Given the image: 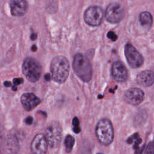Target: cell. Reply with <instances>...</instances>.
<instances>
[{
  "mask_svg": "<svg viewBox=\"0 0 154 154\" xmlns=\"http://www.w3.org/2000/svg\"><path fill=\"white\" fill-rule=\"evenodd\" d=\"M50 67L54 81L62 84L67 80L70 72V64L66 57L58 55L54 57L51 61Z\"/></svg>",
  "mask_w": 154,
  "mask_h": 154,
  "instance_id": "obj_1",
  "label": "cell"
},
{
  "mask_svg": "<svg viewBox=\"0 0 154 154\" xmlns=\"http://www.w3.org/2000/svg\"><path fill=\"white\" fill-rule=\"evenodd\" d=\"M73 67L76 75L82 81L89 82L92 78V68L87 58L81 53L76 54L73 58Z\"/></svg>",
  "mask_w": 154,
  "mask_h": 154,
  "instance_id": "obj_2",
  "label": "cell"
},
{
  "mask_svg": "<svg viewBox=\"0 0 154 154\" xmlns=\"http://www.w3.org/2000/svg\"><path fill=\"white\" fill-rule=\"evenodd\" d=\"M22 72L27 79L31 82H37L40 78L42 67L40 63L32 57L26 58L22 64Z\"/></svg>",
  "mask_w": 154,
  "mask_h": 154,
  "instance_id": "obj_3",
  "label": "cell"
},
{
  "mask_svg": "<svg viewBox=\"0 0 154 154\" xmlns=\"http://www.w3.org/2000/svg\"><path fill=\"white\" fill-rule=\"evenodd\" d=\"M96 135L100 143L108 146L114 139V129L111 122L106 119L99 121L96 127Z\"/></svg>",
  "mask_w": 154,
  "mask_h": 154,
  "instance_id": "obj_4",
  "label": "cell"
},
{
  "mask_svg": "<svg viewBox=\"0 0 154 154\" xmlns=\"http://www.w3.org/2000/svg\"><path fill=\"white\" fill-rule=\"evenodd\" d=\"M45 136L50 147H58L62 140V128L60 123L57 121L49 123L45 128Z\"/></svg>",
  "mask_w": 154,
  "mask_h": 154,
  "instance_id": "obj_5",
  "label": "cell"
},
{
  "mask_svg": "<svg viewBox=\"0 0 154 154\" xmlns=\"http://www.w3.org/2000/svg\"><path fill=\"white\" fill-rule=\"evenodd\" d=\"M103 18V11L98 6L88 7L85 11L84 19L85 23L90 26H96L100 25Z\"/></svg>",
  "mask_w": 154,
  "mask_h": 154,
  "instance_id": "obj_6",
  "label": "cell"
},
{
  "mask_svg": "<svg viewBox=\"0 0 154 154\" xmlns=\"http://www.w3.org/2000/svg\"><path fill=\"white\" fill-rule=\"evenodd\" d=\"M125 54L129 65L134 69L140 67L144 61L141 54L131 43H127L125 47Z\"/></svg>",
  "mask_w": 154,
  "mask_h": 154,
  "instance_id": "obj_7",
  "label": "cell"
},
{
  "mask_svg": "<svg viewBox=\"0 0 154 154\" xmlns=\"http://www.w3.org/2000/svg\"><path fill=\"white\" fill-rule=\"evenodd\" d=\"M125 14V10L123 6L117 2H113L107 7L105 17L108 22L116 23L121 21L123 19Z\"/></svg>",
  "mask_w": 154,
  "mask_h": 154,
  "instance_id": "obj_8",
  "label": "cell"
},
{
  "mask_svg": "<svg viewBox=\"0 0 154 154\" xmlns=\"http://www.w3.org/2000/svg\"><path fill=\"white\" fill-rule=\"evenodd\" d=\"M48 143L45 135L38 134L34 136L31 143V150L33 153L43 154L48 151Z\"/></svg>",
  "mask_w": 154,
  "mask_h": 154,
  "instance_id": "obj_9",
  "label": "cell"
},
{
  "mask_svg": "<svg viewBox=\"0 0 154 154\" xmlns=\"http://www.w3.org/2000/svg\"><path fill=\"white\" fill-rule=\"evenodd\" d=\"M144 98L143 91L138 88H131L126 90L124 94L125 100L132 105L141 103Z\"/></svg>",
  "mask_w": 154,
  "mask_h": 154,
  "instance_id": "obj_10",
  "label": "cell"
},
{
  "mask_svg": "<svg viewBox=\"0 0 154 154\" xmlns=\"http://www.w3.org/2000/svg\"><path fill=\"white\" fill-rule=\"evenodd\" d=\"M20 102L26 111H31L35 108L41 102V100L32 93H23L20 97Z\"/></svg>",
  "mask_w": 154,
  "mask_h": 154,
  "instance_id": "obj_11",
  "label": "cell"
},
{
  "mask_svg": "<svg viewBox=\"0 0 154 154\" xmlns=\"http://www.w3.org/2000/svg\"><path fill=\"white\" fill-rule=\"evenodd\" d=\"M111 73L118 82H124L127 79L128 72L125 65L120 61L114 62L111 67Z\"/></svg>",
  "mask_w": 154,
  "mask_h": 154,
  "instance_id": "obj_12",
  "label": "cell"
},
{
  "mask_svg": "<svg viewBox=\"0 0 154 154\" xmlns=\"http://www.w3.org/2000/svg\"><path fill=\"white\" fill-rule=\"evenodd\" d=\"M10 11L13 16L20 17L24 15L28 10V3L25 0H11Z\"/></svg>",
  "mask_w": 154,
  "mask_h": 154,
  "instance_id": "obj_13",
  "label": "cell"
},
{
  "mask_svg": "<svg viewBox=\"0 0 154 154\" xmlns=\"http://www.w3.org/2000/svg\"><path fill=\"white\" fill-rule=\"evenodd\" d=\"M138 84L144 87H149L154 82V73L151 70H144L137 76Z\"/></svg>",
  "mask_w": 154,
  "mask_h": 154,
  "instance_id": "obj_14",
  "label": "cell"
},
{
  "mask_svg": "<svg viewBox=\"0 0 154 154\" xmlns=\"http://www.w3.org/2000/svg\"><path fill=\"white\" fill-rule=\"evenodd\" d=\"M19 149L17 139L14 135L8 137L5 140L4 150L6 153H16Z\"/></svg>",
  "mask_w": 154,
  "mask_h": 154,
  "instance_id": "obj_15",
  "label": "cell"
},
{
  "mask_svg": "<svg viewBox=\"0 0 154 154\" xmlns=\"http://www.w3.org/2000/svg\"><path fill=\"white\" fill-rule=\"evenodd\" d=\"M140 23L146 27H150L153 22V18L151 14L147 11L142 12L139 16Z\"/></svg>",
  "mask_w": 154,
  "mask_h": 154,
  "instance_id": "obj_16",
  "label": "cell"
},
{
  "mask_svg": "<svg viewBox=\"0 0 154 154\" xmlns=\"http://www.w3.org/2000/svg\"><path fill=\"white\" fill-rule=\"evenodd\" d=\"M75 142V138L71 135H67L65 138V147H66V151L67 153H70L73 149Z\"/></svg>",
  "mask_w": 154,
  "mask_h": 154,
  "instance_id": "obj_17",
  "label": "cell"
},
{
  "mask_svg": "<svg viewBox=\"0 0 154 154\" xmlns=\"http://www.w3.org/2000/svg\"><path fill=\"white\" fill-rule=\"evenodd\" d=\"M72 125H73V132L76 134H78L81 132V128L79 126V121L78 119V117H75L73 119L72 121Z\"/></svg>",
  "mask_w": 154,
  "mask_h": 154,
  "instance_id": "obj_18",
  "label": "cell"
},
{
  "mask_svg": "<svg viewBox=\"0 0 154 154\" xmlns=\"http://www.w3.org/2000/svg\"><path fill=\"white\" fill-rule=\"evenodd\" d=\"M144 153L146 154L154 153V141H151L149 143L144 150Z\"/></svg>",
  "mask_w": 154,
  "mask_h": 154,
  "instance_id": "obj_19",
  "label": "cell"
},
{
  "mask_svg": "<svg viewBox=\"0 0 154 154\" xmlns=\"http://www.w3.org/2000/svg\"><path fill=\"white\" fill-rule=\"evenodd\" d=\"M23 82V79L22 78H14L13 79V86L12 87V90L13 91H16L17 90V86L19 84H22Z\"/></svg>",
  "mask_w": 154,
  "mask_h": 154,
  "instance_id": "obj_20",
  "label": "cell"
},
{
  "mask_svg": "<svg viewBox=\"0 0 154 154\" xmlns=\"http://www.w3.org/2000/svg\"><path fill=\"white\" fill-rule=\"evenodd\" d=\"M107 37L112 41H116L117 38V35L113 31H109L107 34Z\"/></svg>",
  "mask_w": 154,
  "mask_h": 154,
  "instance_id": "obj_21",
  "label": "cell"
},
{
  "mask_svg": "<svg viewBox=\"0 0 154 154\" xmlns=\"http://www.w3.org/2000/svg\"><path fill=\"white\" fill-rule=\"evenodd\" d=\"M25 122L27 125H31L33 122V118L31 116H28L25 119Z\"/></svg>",
  "mask_w": 154,
  "mask_h": 154,
  "instance_id": "obj_22",
  "label": "cell"
},
{
  "mask_svg": "<svg viewBox=\"0 0 154 154\" xmlns=\"http://www.w3.org/2000/svg\"><path fill=\"white\" fill-rule=\"evenodd\" d=\"M138 134H134L132 137H131V138H129L128 140V143H131L132 142V141L134 140V139H137L138 138Z\"/></svg>",
  "mask_w": 154,
  "mask_h": 154,
  "instance_id": "obj_23",
  "label": "cell"
},
{
  "mask_svg": "<svg viewBox=\"0 0 154 154\" xmlns=\"http://www.w3.org/2000/svg\"><path fill=\"white\" fill-rule=\"evenodd\" d=\"M31 39L32 40H35L37 39V34L35 33H32L31 35Z\"/></svg>",
  "mask_w": 154,
  "mask_h": 154,
  "instance_id": "obj_24",
  "label": "cell"
},
{
  "mask_svg": "<svg viewBox=\"0 0 154 154\" xmlns=\"http://www.w3.org/2000/svg\"><path fill=\"white\" fill-rule=\"evenodd\" d=\"M4 85L5 87H11V82L10 81H5L4 82Z\"/></svg>",
  "mask_w": 154,
  "mask_h": 154,
  "instance_id": "obj_25",
  "label": "cell"
},
{
  "mask_svg": "<svg viewBox=\"0 0 154 154\" xmlns=\"http://www.w3.org/2000/svg\"><path fill=\"white\" fill-rule=\"evenodd\" d=\"M45 79H46V81H49L51 79V75L49 73H47L45 75Z\"/></svg>",
  "mask_w": 154,
  "mask_h": 154,
  "instance_id": "obj_26",
  "label": "cell"
},
{
  "mask_svg": "<svg viewBox=\"0 0 154 154\" xmlns=\"http://www.w3.org/2000/svg\"><path fill=\"white\" fill-rule=\"evenodd\" d=\"M31 50H32L33 52H35V51H37V46H36L35 45H32V46L31 47Z\"/></svg>",
  "mask_w": 154,
  "mask_h": 154,
  "instance_id": "obj_27",
  "label": "cell"
},
{
  "mask_svg": "<svg viewBox=\"0 0 154 154\" xmlns=\"http://www.w3.org/2000/svg\"><path fill=\"white\" fill-rule=\"evenodd\" d=\"M2 141V132L1 130H0V143Z\"/></svg>",
  "mask_w": 154,
  "mask_h": 154,
  "instance_id": "obj_28",
  "label": "cell"
}]
</instances>
